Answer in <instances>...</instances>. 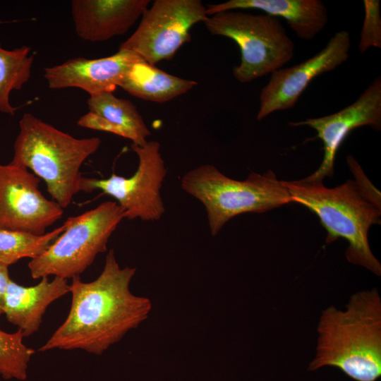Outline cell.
<instances>
[{
    "label": "cell",
    "mask_w": 381,
    "mask_h": 381,
    "mask_svg": "<svg viewBox=\"0 0 381 381\" xmlns=\"http://www.w3.org/2000/svg\"><path fill=\"white\" fill-rule=\"evenodd\" d=\"M135 272V267L121 268L111 249L96 279L83 282L80 276L73 277L68 316L39 351L81 349L102 355L137 328L148 318L152 304L131 291Z\"/></svg>",
    "instance_id": "6da1fadb"
},
{
    "label": "cell",
    "mask_w": 381,
    "mask_h": 381,
    "mask_svg": "<svg viewBox=\"0 0 381 381\" xmlns=\"http://www.w3.org/2000/svg\"><path fill=\"white\" fill-rule=\"evenodd\" d=\"M346 161L354 179L334 188L325 186L323 181L306 178L282 183L292 202L318 216L327 233L326 243L344 238L349 243L347 260L380 277L381 265L370 248L368 231L372 225L380 224L381 194L352 155H348Z\"/></svg>",
    "instance_id": "7a4b0ae2"
},
{
    "label": "cell",
    "mask_w": 381,
    "mask_h": 381,
    "mask_svg": "<svg viewBox=\"0 0 381 381\" xmlns=\"http://www.w3.org/2000/svg\"><path fill=\"white\" fill-rule=\"evenodd\" d=\"M317 332L309 371L331 366L356 381L380 377L381 298L376 288L352 294L344 310H323Z\"/></svg>",
    "instance_id": "3957f363"
},
{
    "label": "cell",
    "mask_w": 381,
    "mask_h": 381,
    "mask_svg": "<svg viewBox=\"0 0 381 381\" xmlns=\"http://www.w3.org/2000/svg\"><path fill=\"white\" fill-rule=\"evenodd\" d=\"M100 145L98 137L77 138L25 113L19 121L10 163L44 180L47 192L64 209L80 191L82 164Z\"/></svg>",
    "instance_id": "277c9868"
},
{
    "label": "cell",
    "mask_w": 381,
    "mask_h": 381,
    "mask_svg": "<svg viewBox=\"0 0 381 381\" xmlns=\"http://www.w3.org/2000/svg\"><path fill=\"white\" fill-rule=\"evenodd\" d=\"M181 186L203 205L213 236L237 215L263 213L292 202L288 190L272 170L262 174L251 172L238 181L212 164H202L185 173Z\"/></svg>",
    "instance_id": "5b68a950"
},
{
    "label": "cell",
    "mask_w": 381,
    "mask_h": 381,
    "mask_svg": "<svg viewBox=\"0 0 381 381\" xmlns=\"http://www.w3.org/2000/svg\"><path fill=\"white\" fill-rule=\"evenodd\" d=\"M203 23L212 35L228 37L238 46L241 62L232 73L241 83L272 73L294 56V42L279 18L227 11L208 16Z\"/></svg>",
    "instance_id": "8992f818"
},
{
    "label": "cell",
    "mask_w": 381,
    "mask_h": 381,
    "mask_svg": "<svg viewBox=\"0 0 381 381\" xmlns=\"http://www.w3.org/2000/svg\"><path fill=\"white\" fill-rule=\"evenodd\" d=\"M123 219V209L114 201L68 217L64 231L49 248L29 262L31 277L54 275L68 279L80 276L98 254L107 250L109 238Z\"/></svg>",
    "instance_id": "52a82bcc"
},
{
    "label": "cell",
    "mask_w": 381,
    "mask_h": 381,
    "mask_svg": "<svg viewBox=\"0 0 381 381\" xmlns=\"http://www.w3.org/2000/svg\"><path fill=\"white\" fill-rule=\"evenodd\" d=\"M138 159L135 172L130 177L112 174L106 179L83 177L80 191L101 190L116 200L123 209L124 218L157 221L165 212L160 193L167 175L164 161L157 141H147L143 145H131Z\"/></svg>",
    "instance_id": "ba28073f"
},
{
    "label": "cell",
    "mask_w": 381,
    "mask_h": 381,
    "mask_svg": "<svg viewBox=\"0 0 381 381\" xmlns=\"http://www.w3.org/2000/svg\"><path fill=\"white\" fill-rule=\"evenodd\" d=\"M207 17L206 6L200 0H155L119 49L132 51L152 65L170 60L191 40L192 27Z\"/></svg>",
    "instance_id": "9c48e42d"
},
{
    "label": "cell",
    "mask_w": 381,
    "mask_h": 381,
    "mask_svg": "<svg viewBox=\"0 0 381 381\" xmlns=\"http://www.w3.org/2000/svg\"><path fill=\"white\" fill-rule=\"evenodd\" d=\"M40 179L26 168L0 164V229L35 235L63 215V209L39 189Z\"/></svg>",
    "instance_id": "30bf717a"
},
{
    "label": "cell",
    "mask_w": 381,
    "mask_h": 381,
    "mask_svg": "<svg viewBox=\"0 0 381 381\" xmlns=\"http://www.w3.org/2000/svg\"><path fill=\"white\" fill-rule=\"evenodd\" d=\"M351 46L349 32L338 31L312 57L271 73L260 91L257 119L260 121L274 111L293 108L315 78L334 70L348 59Z\"/></svg>",
    "instance_id": "8fae6325"
},
{
    "label": "cell",
    "mask_w": 381,
    "mask_h": 381,
    "mask_svg": "<svg viewBox=\"0 0 381 381\" xmlns=\"http://www.w3.org/2000/svg\"><path fill=\"white\" fill-rule=\"evenodd\" d=\"M291 126H308L317 133L323 144L321 164L309 180L323 181L334 175L337 152L346 137L355 128L368 126L381 129V78L376 77L357 99L344 109L330 115L289 122Z\"/></svg>",
    "instance_id": "7c38bea8"
},
{
    "label": "cell",
    "mask_w": 381,
    "mask_h": 381,
    "mask_svg": "<svg viewBox=\"0 0 381 381\" xmlns=\"http://www.w3.org/2000/svg\"><path fill=\"white\" fill-rule=\"evenodd\" d=\"M143 59L135 52L119 49L99 59L77 57L44 68V78L51 89L76 87L89 96L113 92L131 67Z\"/></svg>",
    "instance_id": "4fadbf2b"
},
{
    "label": "cell",
    "mask_w": 381,
    "mask_h": 381,
    "mask_svg": "<svg viewBox=\"0 0 381 381\" xmlns=\"http://www.w3.org/2000/svg\"><path fill=\"white\" fill-rule=\"evenodd\" d=\"M149 0H73L71 15L77 35L104 42L125 34L148 8Z\"/></svg>",
    "instance_id": "5bb4252c"
},
{
    "label": "cell",
    "mask_w": 381,
    "mask_h": 381,
    "mask_svg": "<svg viewBox=\"0 0 381 381\" xmlns=\"http://www.w3.org/2000/svg\"><path fill=\"white\" fill-rule=\"evenodd\" d=\"M88 111L77 124L83 128L111 133L143 145L151 135L136 106L130 100L107 92L89 96Z\"/></svg>",
    "instance_id": "9a60e30c"
},
{
    "label": "cell",
    "mask_w": 381,
    "mask_h": 381,
    "mask_svg": "<svg viewBox=\"0 0 381 381\" xmlns=\"http://www.w3.org/2000/svg\"><path fill=\"white\" fill-rule=\"evenodd\" d=\"M238 8H253L286 20L298 37L310 40L328 22L327 10L320 0H229L206 6L208 16Z\"/></svg>",
    "instance_id": "2e32d148"
},
{
    "label": "cell",
    "mask_w": 381,
    "mask_h": 381,
    "mask_svg": "<svg viewBox=\"0 0 381 381\" xmlns=\"http://www.w3.org/2000/svg\"><path fill=\"white\" fill-rule=\"evenodd\" d=\"M68 292L67 279L59 277L52 281L48 277H42L39 284L31 286H23L11 280L6 293L4 314L24 337H29L38 331L47 307Z\"/></svg>",
    "instance_id": "e0dca14e"
},
{
    "label": "cell",
    "mask_w": 381,
    "mask_h": 381,
    "mask_svg": "<svg viewBox=\"0 0 381 381\" xmlns=\"http://www.w3.org/2000/svg\"><path fill=\"white\" fill-rule=\"evenodd\" d=\"M195 85V80L171 75L142 59L133 64L119 87L139 99L164 103Z\"/></svg>",
    "instance_id": "ac0fdd59"
},
{
    "label": "cell",
    "mask_w": 381,
    "mask_h": 381,
    "mask_svg": "<svg viewBox=\"0 0 381 381\" xmlns=\"http://www.w3.org/2000/svg\"><path fill=\"white\" fill-rule=\"evenodd\" d=\"M34 56L31 49L22 46L11 50L2 47L0 43V111L14 116L16 107L10 102L13 90H20L30 80Z\"/></svg>",
    "instance_id": "d6986e66"
},
{
    "label": "cell",
    "mask_w": 381,
    "mask_h": 381,
    "mask_svg": "<svg viewBox=\"0 0 381 381\" xmlns=\"http://www.w3.org/2000/svg\"><path fill=\"white\" fill-rule=\"evenodd\" d=\"M65 224L42 235L0 229V263L9 266L24 258L43 254L64 231Z\"/></svg>",
    "instance_id": "ffe728a7"
},
{
    "label": "cell",
    "mask_w": 381,
    "mask_h": 381,
    "mask_svg": "<svg viewBox=\"0 0 381 381\" xmlns=\"http://www.w3.org/2000/svg\"><path fill=\"white\" fill-rule=\"evenodd\" d=\"M23 337L20 329L14 333L0 329V375L5 380L27 378L28 363L35 351L23 344Z\"/></svg>",
    "instance_id": "44dd1931"
},
{
    "label": "cell",
    "mask_w": 381,
    "mask_h": 381,
    "mask_svg": "<svg viewBox=\"0 0 381 381\" xmlns=\"http://www.w3.org/2000/svg\"><path fill=\"white\" fill-rule=\"evenodd\" d=\"M363 5L365 15L358 46L361 54L370 47L381 48L380 1L364 0Z\"/></svg>",
    "instance_id": "7402d4cb"
},
{
    "label": "cell",
    "mask_w": 381,
    "mask_h": 381,
    "mask_svg": "<svg viewBox=\"0 0 381 381\" xmlns=\"http://www.w3.org/2000/svg\"><path fill=\"white\" fill-rule=\"evenodd\" d=\"M11 280L8 266L0 263V315L4 314L6 293Z\"/></svg>",
    "instance_id": "603a6c76"
}]
</instances>
